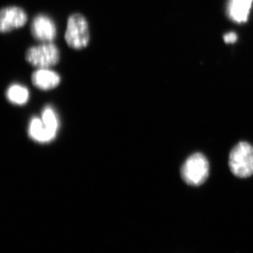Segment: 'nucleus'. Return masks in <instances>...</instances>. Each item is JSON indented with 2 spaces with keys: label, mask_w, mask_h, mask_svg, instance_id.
I'll return each instance as SVG.
<instances>
[{
  "label": "nucleus",
  "mask_w": 253,
  "mask_h": 253,
  "mask_svg": "<svg viewBox=\"0 0 253 253\" xmlns=\"http://www.w3.org/2000/svg\"><path fill=\"white\" fill-rule=\"evenodd\" d=\"M27 21V14L19 6H6L0 11V31L1 33H9L22 28Z\"/></svg>",
  "instance_id": "obj_5"
},
{
  "label": "nucleus",
  "mask_w": 253,
  "mask_h": 253,
  "mask_svg": "<svg viewBox=\"0 0 253 253\" xmlns=\"http://www.w3.org/2000/svg\"><path fill=\"white\" fill-rule=\"evenodd\" d=\"M229 166L234 175L249 177L253 174V147L249 143L240 142L229 154Z\"/></svg>",
  "instance_id": "obj_3"
},
{
  "label": "nucleus",
  "mask_w": 253,
  "mask_h": 253,
  "mask_svg": "<svg viewBox=\"0 0 253 253\" xmlns=\"http://www.w3.org/2000/svg\"><path fill=\"white\" fill-rule=\"evenodd\" d=\"M41 119L47 130L56 136L59 128V121L54 110L46 107L42 112Z\"/></svg>",
  "instance_id": "obj_11"
},
{
  "label": "nucleus",
  "mask_w": 253,
  "mask_h": 253,
  "mask_svg": "<svg viewBox=\"0 0 253 253\" xmlns=\"http://www.w3.org/2000/svg\"><path fill=\"white\" fill-rule=\"evenodd\" d=\"M209 175V163L201 153L191 155L181 169V176L186 184L198 186L204 184Z\"/></svg>",
  "instance_id": "obj_2"
},
{
  "label": "nucleus",
  "mask_w": 253,
  "mask_h": 253,
  "mask_svg": "<svg viewBox=\"0 0 253 253\" xmlns=\"http://www.w3.org/2000/svg\"><path fill=\"white\" fill-rule=\"evenodd\" d=\"M31 34L37 41L52 42L56 36V26L52 19L45 14H38L32 21Z\"/></svg>",
  "instance_id": "obj_6"
},
{
  "label": "nucleus",
  "mask_w": 253,
  "mask_h": 253,
  "mask_svg": "<svg viewBox=\"0 0 253 253\" xmlns=\"http://www.w3.org/2000/svg\"><path fill=\"white\" fill-rule=\"evenodd\" d=\"M237 35L235 33H229L224 36V41L226 44H234L237 41Z\"/></svg>",
  "instance_id": "obj_12"
},
{
  "label": "nucleus",
  "mask_w": 253,
  "mask_h": 253,
  "mask_svg": "<svg viewBox=\"0 0 253 253\" xmlns=\"http://www.w3.org/2000/svg\"><path fill=\"white\" fill-rule=\"evenodd\" d=\"M28 132L33 140L41 143L49 142L53 140L56 136L47 130L42 119L38 118L32 119Z\"/></svg>",
  "instance_id": "obj_9"
},
{
  "label": "nucleus",
  "mask_w": 253,
  "mask_h": 253,
  "mask_svg": "<svg viewBox=\"0 0 253 253\" xmlns=\"http://www.w3.org/2000/svg\"><path fill=\"white\" fill-rule=\"evenodd\" d=\"M25 59L31 66L38 68H49L59 62L60 51L52 42H43L28 48Z\"/></svg>",
  "instance_id": "obj_4"
},
{
  "label": "nucleus",
  "mask_w": 253,
  "mask_h": 253,
  "mask_svg": "<svg viewBox=\"0 0 253 253\" xmlns=\"http://www.w3.org/2000/svg\"><path fill=\"white\" fill-rule=\"evenodd\" d=\"M253 0H229L227 13L234 22L242 23L249 19Z\"/></svg>",
  "instance_id": "obj_8"
},
{
  "label": "nucleus",
  "mask_w": 253,
  "mask_h": 253,
  "mask_svg": "<svg viewBox=\"0 0 253 253\" xmlns=\"http://www.w3.org/2000/svg\"><path fill=\"white\" fill-rule=\"evenodd\" d=\"M6 95L10 102L21 106L28 102L30 94L29 91L26 86L14 84L8 88Z\"/></svg>",
  "instance_id": "obj_10"
},
{
  "label": "nucleus",
  "mask_w": 253,
  "mask_h": 253,
  "mask_svg": "<svg viewBox=\"0 0 253 253\" xmlns=\"http://www.w3.org/2000/svg\"><path fill=\"white\" fill-rule=\"evenodd\" d=\"M33 85L42 90H50L59 85L61 82L59 75L49 68H38L32 74Z\"/></svg>",
  "instance_id": "obj_7"
},
{
  "label": "nucleus",
  "mask_w": 253,
  "mask_h": 253,
  "mask_svg": "<svg viewBox=\"0 0 253 253\" xmlns=\"http://www.w3.org/2000/svg\"><path fill=\"white\" fill-rule=\"evenodd\" d=\"M64 38L71 49L81 50L88 45L90 33L89 24L83 15L76 13L68 17Z\"/></svg>",
  "instance_id": "obj_1"
}]
</instances>
